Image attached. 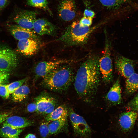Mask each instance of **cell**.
<instances>
[{
    "mask_svg": "<svg viewBox=\"0 0 138 138\" xmlns=\"http://www.w3.org/2000/svg\"><path fill=\"white\" fill-rule=\"evenodd\" d=\"M99 60L96 56L88 58L80 66L75 78V89L79 97L86 102L92 101L99 86L100 74Z\"/></svg>",
    "mask_w": 138,
    "mask_h": 138,
    "instance_id": "6da1fadb",
    "label": "cell"
},
{
    "mask_svg": "<svg viewBox=\"0 0 138 138\" xmlns=\"http://www.w3.org/2000/svg\"><path fill=\"white\" fill-rule=\"evenodd\" d=\"M68 64L60 65L43 77L42 85L54 91L62 92L67 90L74 80L72 68Z\"/></svg>",
    "mask_w": 138,
    "mask_h": 138,
    "instance_id": "7a4b0ae2",
    "label": "cell"
},
{
    "mask_svg": "<svg viewBox=\"0 0 138 138\" xmlns=\"http://www.w3.org/2000/svg\"><path fill=\"white\" fill-rule=\"evenodd\" d=\"M102 24L92 27L82 26L79 21H75L56 41H61L68 46L83 45L87 42L92 33Z\"/></svg>",
    "mask_w": 138,
    "mask_h": 138,
    "instance_id": "3957f363",
    "label": "cell"
},
{
    "mask_svg": "<svg viewBox=\"0 0 138 138\" xmlns=\"http://www.w3.org/2000/svg\"><path fill=\"white\" fill-rule=\"evenodd\" d=\"M104 51L99 59V66L100 75L103 81L106 83H110L113 78V67L111 57L110 48L106 32Z\"/></svg>",
    "mask_w": 138,
    "mask_h": 138,
    "instance_id": "277c9868",
    "label": "cell"
},
{
    "mask_svg": "<svg viewBox=\"0 0 138 138\" xmlns=\"http://www.w3.org/2000/svg\"><path fill=\"white\" fill-rule=\"evenodd\" d=\"M69 114L75 134L83 138H91V129L84 119L71 109Z\"/></svg>",
    "mask_w": 138,
    "mask_h": 138,
    "instance_id": "5b68a950",
    "label": "cell"
},
{
    "mask_svg": "<svg viewBox=\"0 0 138 138\" xmlns=\"http://www.w3.org/2000/svg\"><path fill=\"white\" fill-rule=\"evenodd\" d=\"M18 58L16 53L9 48L0 46V68L11 71L17 67Z\"/></svg>",
    "mask_w": 138,
    "mask_h": 138,
    "instance_id": "8992f818",
    "label": "cell"
},
{
    "mask_svg": "<svg viewBox=\"0 0 138 138\" xmlns=\"http://www.w3.org/2000/svg\"><path fill=\"white\" fill-rule=\"evenodd\" d=\"M138 60H133L122 55H119L115 59L116 68L121 76L127 78L134 73V67Z\"/></svg>",
    "mask_w": 138,
    "mask_h": 138,
    "instance_id": "52a82bcc",
    "label": "cell"
},
{
    "mask_svg": "<svg viewBox=\"0 0 138 138\" xmlns=\"http://www.w3.org/2000/svg\"><path fill=\"white\" fill-rule=\"evenodd\" d=\"M70 62V60H59L54 61H43L39 62L35 67L34 82L40 77L45 76L48 73L60 65Z\"/></svg>",
    "mask_w": 138,
    "mask_h": 138,
    "instance_id": "ba28073f",
    "label": "cell"
},
{
    "mask_svg": "<svg viewBox=\"0 0 138 138\" xmlns=\"http://www.w3.org/2000/svg\"><path fill=\"white\" fill-rule=\"evenodd\" d=\"M37 12L27 10L20 11L14 18V21L19 26L24 28L33 29V23L37 15Z\"/></svg>",
    "mask_w": 138,
    "mask_h": 138,
    "instance_id": "9c48e42d",
    "label": "cell"
},
{
    "mask_svg": "<svg viewBox=\"0 0 138 138\" xmlns=\"http://www.w3.org/2000/svg\"><path fill=\"white\" fill-rule=\"evenodd\" d=\"M58 14L63 20L69 21L73 19L76 15L75 7L73 0H61L58 7Z\"/></svg>",
    "mask_w": 138,
    "mask_h": 138,
    "instance_id": "30bf717a",
    "label": "cell"
},
{
    "mask_svg": "<svg viewBox=\"0 0 138 138\" xmlns=\"http://www.w3.org/2000/svg\"><path fill=\"white\" fill-rule=\"evenodd\" d=\"M138 117V113L132 110L124 112L120 115L119 119V126L124 133L130 131L133 128Z\"/></svg>",
    "mask_w": 138,
    "mask_h": 138,
    "instance_id": "8fae6325",
    "label": "cell"
},
{
    "mask_svg": "<svg viewBox=\"0 0 138 138\" xmlns=\"http://www.w3.org/2000/svg\"><path fill=\"white\" fill-rule=\"evenodd\" d=\"M39 48L37 40L31 38L19 40L17 44L19 51L26 56H31L35 54L38 51Z\"/></svg>",
    "mask_w": 138,
    "mask_h": 138,
    "instance_id": "7c38bea8",
    "label": "cell"
},
{
    "mask_svg": "<svg viewBox=\"0 0 138 138\" xmlns=\"http://www.w3.org/2000/svg\"><path fill=\"white\" fill-rule=\"evenodd\" d=\"M33 29L36 33L41 36L53 35L55 34L56 30L55 25L43 18L35 20L33 23Z\"/></svg>",
    "mask_w": 138,
    "mask_h": 138,
    "instance_id": "4fadbf2b",
    "label": "cell"
},
{
    "mask_svg": "<svg viewBox=\"0 0 138 138\" xmlns=\"http://www.w3.org/2000/svg\"><path fill=\"white\" fill-rule=\"evenodd\" d=\"M9 29L12 35L17 40L28 38L37 40V36L32 29L24 28L17 25L11 26Z\"/></svg>",
    "mask_w": 138,
    "mask_h": 138,
    "instance_id": "5bb4252c",
    "label": "cell"
},
{
    "mask_svg": "<svg viewBox=\"0 0 138 138\" xmlns=\"http://www.w3.org/2000/svg\"><path fill=\"white\" fill-rule=\"evenodd\" d=\"M121 88L119 78L114 82L106 96L107 101L112 105L119 104L122 101Z\"/></svg>",
    "mask_w": 138,
    "mask_h": 138,
    "instance_id": "9a60e30c",
    "label": "cell"
},
{
    "mask_svg": "<svg viewBox=\"0 0 138 138\" xmlns=\"http://www.w3.org/2000/svg\"><path fill=\"white\" fill-rule=\"evenodd\" d=\"M32 122L26 118L17 116L8 117L3 122V126H7L15 129H22L29 126Z\"/></svg>",
    "mask_w": 138,
    "mask_h": 138,
    "instance_id": "2e32d148",
    "label": "cell"
},
{
    "mask_svg": "<svg viewBox=\"0 0 138 138\" xmlns=\"http://www.w3.org/2000/svg\"><path fill=\"white\" fill-rule=\"evenodd\" d=\"M37 106L36 112L42 114L48 108L56 103L55 99L53 97L45 95H40L35 98Z\"/></svg>",
    "mask_w": 138,
    "mask_h": 138,
    "instance_id": "e0dca14e",
    "label": "cell"
},
{
    "mask_svg": "<svg viewBox=\"0 0 138 138\" xmlns=\"http://www.w3.org/2000/svg\"><path fill=\"white\" fill-rule=\"evenodd\" d=\"M125 81V92L128 95H131L138 90V74L134 73Z\"/></svg>",
    "mask_w": 138,
    "mask_h": 138,
    "instance_id": "ac0fdd59",
    "label": "cell"
},
{
    "mask_svg": "<svg viewBox=\"0 0 138 138\" xmlns=\"http://www.w3.org/2000/svg\"><path fill=\"white\" fill-rule=\"evenodd\" d=\"M68 111L64 105H61L56 108L50 114L46 116V121L50 122L59 119L62 117L67 116Z\"/></svg>",
    "mask_w": 138,
    "mask_h": 138,
    "instance_id": "d6986e66",
    "label": "cell"
},
{
    "mask_svg": "<svg viewBox=\"0 0 138 138\" xmlns=\"http://www.w3.org/2000/svg\"><path fill=\"white\" fill-rule=\"evenodd\" d=\"M22 129H15L7 126L0 128V137L4 138H19Z\"/></svg>",
    "mask_w": 138,
    "mask_h": 138,
    "instance_id": "ffe728a7",
    "label": "cell"
},
{
    "mask_svg": "<svg viewBox=\"0 0 138 138\" xmlns=\"http://www.w3.org/2000/svg\"><path fill=\"white\" fill-rule=\"evenodd\" d=\"M29 93L28 86L26 85H22L12 94L13 100L16 102H20L27 97Z\"/></svg>",
    "mask_w": 138,
    "mask_h": 138,
    "instance_id": "44dd1931",
    "label": "cell"
},
{
    "mask_svg": "<svg viewBox=\"0 0 138 138\" xmlns=\"http://www.w3.org/2000/svg\"><path fill=\"white\" fill-rule=\"evenodd\" d=\"M67 117H63L57 120L52 121L49 124L50 134L57 133L63 128L66 123Z\"/></svg>",
    "mask_w": 138,
    "mask_h": 138,
    "instance_id": "7402d4cb",
    "label": "cell"
},
{
    "mask_svg": "<svg viewBox=\"0 0 138 138\" xmlns=\"http://www.w3.org/2000/svg\"><path fill=\"white\" fill-rule=\"evenodd\" d=\"M26 3L30 6L47 11L50 15H52L48 6V0H27Z\"/></svg>",
    "mask_w": 138,
    "mask_h": 138,
    "instance_id": "603a6c76",
    "label": "cell"
},
{
    "mask_svg": "<svg viewBox=\"0 0 138 138\" xmlns=\"http://www.w3.org/2000/svg\"><path fill=\"white\" fill-rule=\"evenodd\" d=\"M104 6L109 8H115L128 0H99Z\"/></svg>",
    "mask_w": 138,
    "mask_h": 138,
    "instance_id": "cb8c5ba5",
    "label": "cell"
},
{
    "mask_svg": "<svg viewBox=\"0 0 138 138\" xmlns=\"http://www.w3.org/2000/svg\"><path fill=\"white\" fill-rule=\"evenodd\" d=\"M27 78L12 83L7 85V87L10 94H12L28 80Z\"/></svg>",
    "mask_w": 138,
    "mask_h": 138,
    "instance_id": "d4e9b609",
    "label": "cell"
},
{
    "mask_svg": "<svg viewBox=\"0 0 138 138\" xmlns=\"http://www.w3.org/2000/svg\"><path fill=\"white\" fill-rule=\"evenodd\" d=\"M49 122L43 121L41 123L39 127V131L41 137L42 138H46L50 134L49 128Z\"/></svg>",
    "mask_w": 138,
    "mask_h": 138,
    "instance_id": "484cf974",
    "label": "cell"
},
{
    "mask_svg": "<svg viewBox=\"0 0 138 138\" xmlns=\"http://www.w3.org/2000/svg\"><path fill=\"white\" fill-rule=\"evenodd\" d=\"M8 70L0 68V86L4 85L8 81L10 77V72Z\"/></svg>",
    "mask_w": 138,
    "mask_h": 138,
    "instance_id": "4316f807",
    "label": "cell"
},
{
    "mask_svg": "<svg viewBox=\"0 0 138 138\" xmlns=\"http://www.w3.org/2000/svg\"><path fill=\"white\" fill-rule=\"evenodd\" d=\"M128 108L138 113V93L128 104Z\"/></svg>",
    "mask_w": 138,
    "mask_h": 138,
    "instance_id": "83f0119b",
    "label": "cell"
},
{
    "mask_svg": "<svg viewBox=\"0 0 138 138\" xmlns=\"http://www.w3.org/2000/svg\"><path fill=\"white\" fill-rule=\"evenodd\" d=\"M10 94L8 90L7 85L4 84L0 86V96L4 99H7Z\"/></svg>",
    "mask_w": 138,
    "mask_h": 138,
    "instance_id": "f1b7e54d",
    "label": "cell"
},
{
    "mask_svg": "<svg viewBox=\"0 0 138 138\" xmlns=\"http://www.w3.org/2000/svg\"><path fill=\"white\" fill-rule=\"evenodd\" d=\"M93 19L90 17H84L79 21L80 24L82 26L90 27L92 24Z\"/></svg>",
    "mask_w": 138,
    "mask_h": 138,
    "instance_id": "f546056e",
    "label": "cell"
},
{
    "mask_svg": "<svg viewBox=\"0 0 138 138\" xmlns=\"http://www.w3.org/2000/svg\"><path fill=\"white\" fill-rule=\"evenodd\" d=\"M27 110L29 112L32 113L37 112V106L35 102L29 104L27 107Z\"/></svg>",
    "mask_w": 138,
    "mask_h": 138,
    "instance_id": "4dcf8cb0",
    "label": "cell"
},
{
    "mask_svg": "<svg viewBox=\"0 0 138 138\" xmlns=\"http://www.w3.org/2000/svg\"><path fill=\"white\" fill-rule=\"evenodd\" d=\"M95 15V13L93 11L86 9L85 10L84 13V17H90L93 18Z\"/></svg>",
    "mask_w": 138,
    "mask_h": 138,
    "instance_id": "1f68e13d",
    "label": "cell"
},
{
    "mask_svg": "<svg viewBox=\"0 0 138 138\" xmlns=\"http://www.w3.org/2000/svg\"><path fill=\"white\" fill-rule=\"evenodd\" d=\"M56 105L55 103L47 109L42 114L47 115L51 113L55 109Z\"/></svg>",
    "mask_w": 138,
    "mask_h": 138,
    "instance_id": "d6a6232c",
    "label": "cell"
},
{
    "mask_svg": "<svg viewBox=\"0 0 138 138\" xmlns=\"http://www.w3.org/2000/svg\"><path fill=\"white\" fill-rule=\"evenodd\" d=\"M10 0H0V9L5 8L9 4Z\"/></svg>",
    "mask_w": 138,
    "mask_h": 138,
    "instance_id": "836d02e7",
    "label": "cell"
},
{
    "mask_svg": "<svg viewBox=\"0 0 138 138\" xmlns=\"http://www.w3.org/2000/svg\"><path fill=\"white\" fill-rule=\"evenodd\" d=\"M10 113H4L0 114V124L3 122L7 118Z\"/></svg>",
    "mask_w": 138,
    "mask_h": 138,
    "instance_id": "e575fe53",
    "label": "cell"
},
{
    "mask_svg": "<svg viewBox=\"0 0 138 138\" xmlns=\"http://www.w3.org/2000/svg\"><path fill=\"white\" fill-rule=\"evenodd\" d=\"M25 138H36V137L34 134H29L26 135Z\"/></svg>",
    "mask_w": 138,
    "mask_h": 138,
    "instance_id": "d590c367",
    "label": "cell"
}]
</instances>
